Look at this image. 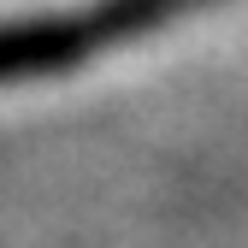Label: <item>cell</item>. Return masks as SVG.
I'll return each mask as SVG.
<instances>
[{"label": "cell", "instance_id": "cell-1", "mask_svg": "<svg viewBox=\"0 0 248 248\" xmlns=\"http://www.w3.org/2000/svg\"><path fill=\"white\" fill-rule=\"evenodd\" d=\"M207 6H219V0H89V6L53 12V18H12L0 24V89L65 77L83 59L148 42Z\"/></svg>", "mask_w": 248, "mask_h": 248}]
</instances>
